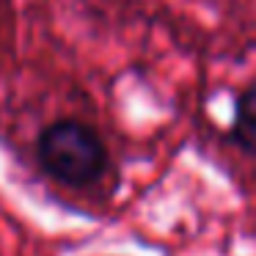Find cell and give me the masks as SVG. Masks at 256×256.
I'll return each mask as SVG.
<instances>
[{
	"mask_svg": "<svg viewBox=\"0 0 256 256\" xmlns=\"http://www.w3.org/2000/svg\"><path fill=\"white\" fill-rule=\"evenodd\" d=\"M39 160L58 182L83 188L102 176L108 152L91 127L80 122H56L39 138Z\"/></svg>",
	"mask_w": 256,
	"mask_h": 256,
	"instance_id": "6da1fadb",
	"label": "cell"
},
{
	"mask_svg": "<svg viewBox=\"0 0 256 256\" xmlns=\"http://www.w3.org/2000/svg\"><path fill=\"white\" fill-rule=\"evenodd\" d=\"M234 138L240 146L256 154V88L245 91L237 102V116H234Z\"/></svg>",
	"mask_w": 256,
	"mask_h": 256,
	"instance_id": "7a4b0ae2",
	"label": "cell"
}]
</instances>
